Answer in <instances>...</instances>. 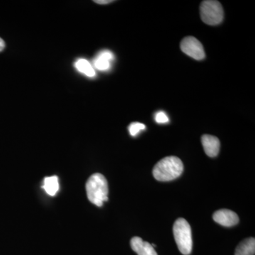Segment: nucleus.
<instances>
[{"mask_svg":"<svg viewBox=\"0 0 255 255\" xmlns=\"http://www.w3.org/2000/svg\"><path fill=\"white\" fill-rule=\"evenodd\" d=\"M183 170L184 165L182 160L176 156H168L155 164L152 174L159 182H169L179 177Z\"/></svg>","mask_w":255,"mask_h":255,"instance_id":"obj_1","label":"nucleus"},{"mask_svg":"<svg viewBox=\"0 0 255 255\" xmlns=\"http://www.w3.org/2000/svg\"><path fill=\"white\" fill-rule=\"evenodd\" d=\"M87 198L92 204L99 207L108 201V182L103 174L95 173L89 178L86 183Z\"/></svg>","mask_w":255,"mask_h":255,"instance_id":"obj_2","label":"nucleus"},{"mask_svg":"<svg viewBox=\"0 0 255 255\" xmlns=\"http://www.w3.org/2000/svg\"><path fill=\"white\" fill-rule=\"evenodd\" d=\"M173 233L178 249L181 253L184 255H190L192 251V237L189 223L182 218L178 219L174 224Z\"/></svg>","mask_w":255,"mask_h":255,"instance_id":"obj_3","label":"nucleus"},{"mask_svg":"<svg viewBox=\"0 0 255 255\" xmlns=\"http://www.w3.org/2000/svg\"><path fill=\"white\" fill-rule=\"evenodd\" d=\"M201 19L206 24L218 25L223 21L224 12L221 3L214 0L202 1L200 6Z\"/></svg>","mask_w":255,"mask_h":255,"instance_id":"obj_4","label":"nucleus"},{"mask_svg":"<svg viewBox=\"0 0 255 255\" xmlns=\"http://www.w3.org/2000/svg\"><path fill=\"white\" fill-rule=\"evenodd\" d=\"M181 49L185 54L194 59L200 60L205 58L204 47L199 40L193 36H187L181 42Z\"/></svg>","mask_w":255,"mask_h":255,"instance_id":"obj_5","label":"nucleus"},{"mask_svg":"<svg viewBox=\"0 0 255 255\" xmlns=\"http://www.w3.org/2000/svg\"><path fill=\"white\" fill-rule=\"evenodd\" d=\"M213 219L216 223L225 227L236 226L239 222V217L237 214L228 209H221L216 211L213 216Z\"/></svg>","mask_w":255,"mask_h":255,"instance_id":"obj_6","label":"nucleus"},{"mask_svg":"<svg viewBox=\"0 0 255 255\" xmlns=\"http://www.w3.org/2000/svg\"><path fill=\"white\" fill-rule=\"evenodd\" d=\"M201 142L206 155L209 157H216L219 153L221 144L218 137L211 135H204L201 137Z\"/></svg>","mask_w":255,"mask_h":255,"instance_id":"obj_7","label":"nucleus"},{"mask_svg":"<svg viewBox=\"0 0 255 255\" xmlns=\"http://www.w3.org/2000/svg\"><path fill=\"white\" fill-rule=\"evenodd\" d=\"M130 246L137 255H157L152 245L142 241L140 238H132L130 241Z\"/></svg>","mask_w":255,"mask_h":255,"instance_id":"obj_8","label":"nucleus"},{"mask_svg":"<svg viewBox=\"0 0 255 255\" xmlns=\"http://www.w3.org/2000/svg\"><path fill=\"white\" fill-rule=\"evenodd\" d=\"M113 53L110 50H103L94 60V65L97 70L101 71H106L110 70L111 63L114 60Z\"/></svg>","mask_w":255,"mask_h":255,"instance_id":"obj_9","label":"nucleus"},{"mask_svg":"<svg viewBox=\"0 0 255 255\" xmlns=\"http://www.w3.org/2000/svg\"><path fill=\"white\" fill-rule=\"evenodd\" d=\"M255 239L250 238L244 240L238 245L235 255H255Z\"/></svg>","mask_w":255,"mask_h":255,"instance_id":"obj_10","label":"nucleus"},{"mask_svg":"<svg viewBox=\"0 0 255 255\" xmlns=\"http://www.w3.org/2000/svg\"><path fill=\"white\" fill-rule=\"evenodd\" d=\"M43 188L48 195L55 196L59 190V182H58V177L53 176V177L45 178Z\"/></svg>","mask_w":255,"mask_h":255,"instance_id":"obj_11","label":"nucleus"},{"mask_svg":"<svg viewBox=\"0 0 255 255\" xmlns=\"http://www.w3.org/2000/svg\"><path fill=\"white\" fill-rule=\"evenodd\" d=\"M75 68L80 73L85 74L87 77L93 78L95 76V70L88 60L85 59H79L75 64Z\"/></svg>","mask_w":255,"mask_h":255,"instance_id":"obj_12","label":"nucleus"},{"mask_svg":"<svg viewBox=\"0 0 255 255\" xmlns=\"http://www.w3.org/2000/svg\"><path fill=\"white\" fill-rule=\"evenodd\" d=\"M145 126L139 122H134L129 126L128 130L132 136H136L141 130H145Z\"/></svg>","mask_w":255,"mask_h":255,"instance_id":"obj_13","label":"nucleus"},{"mask_svg":"<svg viewBox=\"0 0 255 255\" xmlns=\"http://www.w3.org/2000/svg\"><path fill=\"white\" fill-rule=\"evenodd\" d=\"M155 121L158 124L168 123L169 119L166 114L163 112H159L156 114Z\"/></svg>","mask_w":255,"mask_h":255,"instance_id":"obj_14","label":"nucleus"},{"mask_svg":"<svg viewBox=\"0 0 255 255\" xmlns=\"http://www.w3.org/2000/svg\"><path fill=\"white\" fill-rule=\"evenodd\" d=\"M95 2L100 4H109V3L112 2V0H95Z\"/></svg>","mask_w":255,"mask_h":255,"instance_id":"obj_15","label":"nucleus"},{"mask_svg":"<svg viewBox=\"0 0 255 255\" xmlns=\"http://www.w3.org/2000/svg\"><path fill=\"white\" fill-rule=\"evenodd\" d=\"M5 48V43L4 41L0 38V52L2 51Z\"/></svg>","mask_w":255,"mask_h":255,"instance_id":"obj_16","label":"nucleus"}]
</instances>
